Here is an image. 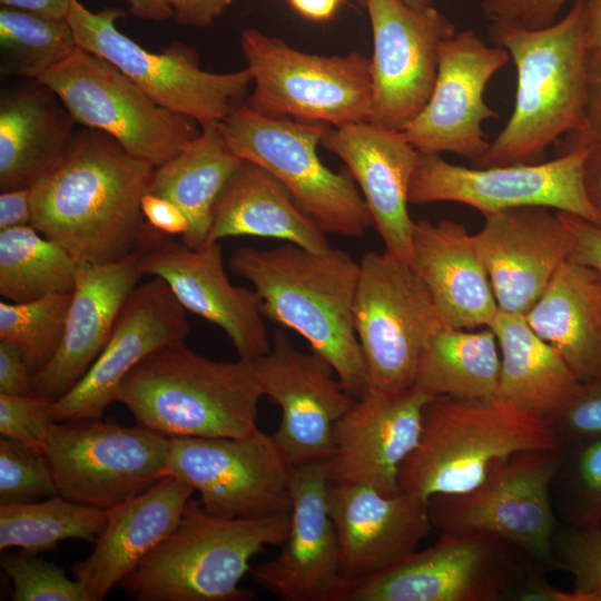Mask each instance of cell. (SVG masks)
Segmentation results:
<instances>
[{
	"label": "cell",
	"mask_w": 601,
	"mask_h": 601,
	"mask_svg": "<svg viewBox=\"0 0 601 601\" xmlns=\"http://www.w3.org/2000/svg\"><path fill=\"white\" fill-rule=\"evenodd\" d=\"M155 170L108 134L85 127L60 164L31 188V225L78 262L118 260L141 242V199Z\"/></svg>",
	"instance_id": "cell-1"
},
{
	"label": "cell",
	"mask_w": 601,
	"mask_h": 601,
	"mask_svg": "<svg viewBox=\"0 0 601 601\" xmlns=\"http://www.w3.org/2000/svg\"><path fill=\"white\" fill-rule=\"evenodd\" d=\"M231 272L249 280L265 318L303 336L334 368L346 392L361 400L370 391L354 327L359 263L349 253H316L287 243L272 249L243 247Z\"/></svg>",
	"instance_id": "cell-2"
},
{
	"label": "cell",
	"mask_w": 601,
	"mask_h": 601,
	"mask_svg": "<svg viewBox=\"0 0 601 601\" xmlns=\"http://www.w3.org/2000/svg\"><path fill=\"white\" fill-rule=\"evenodd\" d=\"M494 46L505 49L516 69L512 115L472 164L491 167L544 161L548 148L582 120L588 88L584 0L559 21L540 29L491 23Z\"/></svg>",
	"instance_id": "cell-3"
},
{
	"label": "cell",
	"mask_w": 601,
	"mask_h": 601,
	"mask_svg": "<svg viewBox=\"0 0 601 601\" xmlns=\"http://www.w3.org/2000/svg\"><path fill=\"white\" fill-rule=\"evenodd\" d=\"M262 387L252 362L214 361L167 344L121 381L117 401L138 425L166 437H245L258 430Z\"/></svg>",
	"instance_id": "cell-4"
},
{
	"label": "cell",
	"mask_w": 601,
	"mask_h": 601,
	"mask_svg": "<svg viewBox=\"0 0 601 601\" xmlns=\"http://www.w3.org/2000/svg\"><path fill=\"white\" fill-rule=\"evenodd\" d=\"M566 445L544 418L493 396H434L423 411L417 446L400 467L403 492L430 499L479 485L491 465L514 453Z\"/></svg>",
	"instance_id": "cell-5"
},
{
	"label": "cell",
	"mask_w": 601,
	"mask_h": 601,
	"mask_svg": "<svg viewBox=\"0 0 601 601\" xmlns=\"http://www.w3.org/2000/svg\"><path fill=\"white\" fill-rule=\"evenodd\" d=\"M289 513L226 519L190 499L175 530L119 583L138 601H247L239 587L250 560L267 545H280Z\"/></svg>",
	"instance_id": "cell-6"
},
{
	"label": "cell",
	"mask_w": 601,
	"mask_h": 601,
	"mask_svg": "<svg viewBox=\"0 0 601 601\" xmlns=\"http://www.w3.org/2000/svg\"><path fill=\"white\" fill-rule=\"evenodd\" d=\"M218 127L228 147L274 175L326 235L361 238L374 226L349 170L334 173L318 157L326 124L270 118L243 104Z\"/></svg>",
	"instance_id": "cell-7"
},
{
	"label": "cell",
	"mask_w": 601,
	"mask_h": 601,
	"mask_svg": "<svg viewBox=\"0 0 601 601\" xmlns=\"http://www.w3.org/2000/svg\"><path fill=\"white\" fill-rule=\"evenodd\" d=\"M565 453L566 447L530 450L495 461L472 490L428 499L432 526L440 533L499 538L555 571L552 541L561 521L552 483Z\"/></svg>",
	"instance_id": "cell-8"
},
{
	"label": "cell",
	"mask_w": 601,
	"mask_h": 601,
	"mask_svg": "<svg viewBox=\"0 0 601 601\" xmlns=\"http://www.w3.org/2000/svg\"><path fill=\"white\" fill-rule=\"evenodd\" d=\"M240 48L254 82L245 101L253 111L334 127L371 121V58L306 53L257 29L242 32Z\"/></svg>",
	"instance_id": "cell-9"
},
{
	"label": "cell",
	"mask_w": 601,
	"mask_h": 601,
	"mask_svg": "<svg viewBox=\"0 0 601 601\" xmlns=\"http://www.w3.org/2000/svg\"><path fill=\"white\" fill-rule=\"evenodd\" d=\"M122 16L116 8L92 12L72 0L66 20L78 47L108 60L158 105L195 119L201 128L245 104L253 82L247 68L205 71L196 50L179 41L151 52L118 30L116 21Z\"/></svg>",
	"instance_id": "cell-10"
},
{
	"label": "cell",
	"mask_w": 601,
	"mask_h": 601,
	"mask_svg": "<svg viewBox=\"0 0 601 601\" xmlns=\"http://www.w3.org/2000/svg\"><path fill=\"white\" fill-rule=\"evenodd\" d=\"M36 81L58 96L77 124L108 134L156 168L201 132L195 119L158 105L111 62L80 47Z\"/></svg>",
	"instance_id": "cell-11"
},
{
	"label": "cell",
	"mask_w": 601,
	"mask_h": 601,
	"mask_svg": "<svg viewBox=\"0 0 601 601\" xmlns=\"http://www.w3.org/2000/svg\"><path fill=\"white\" fill-rule=\"evenodd\" d=\"M530 560L492 535L441 533L383 572L343 581L333 601L513 600Z\"/></svg>",
	"instance_id": "cell-12"
},
{
	"label": "cell",
	"mask_w": 601,
	"mask_h": 601,
	"mask_svg": "<svg viewBox=\"0 0 601 601\" xmlns=\"http://www.w3.org/2000/svg\"><path fill=\"white\" fill-rule=\"evenodd\" d=\"M443 326L437 309L411 264L384 250L359 262L354 327L370 390L414 385L421 355Z\"/></svg>",
	"instance_id": "cell-13"
},
{
	"label": "cell",
	"mask_w": 601,
	"mask_h": 601,
	"mask_svg": "<svg viewBox=\"0 0 601 601\" xmlns=\"http://www.w3.org/2000/svg\"><path fill=\"white\" fill-rule=\"evenodd\" d=\"M167 442L138 424L85 418L57 422L43 454L58 495L108 510L166 476Z\"/></svg>",
	"instance_id": "cell-14"
},
{
	"label": "cell",
	"mask_w": 601,
	"mask_h": 601,
	"mask_svg": "<svg viewBox=\"0 0 601 601\" xmlns=\"http://www.w3.org/2000/svg\"><path fill=\"white\" fill-rule=\"evenodd\" d=\"M293 465L274 435L168 437L167 473L199 493L203 509L226 519L290 512Z\"/></svg>",
	"instance_id": "cell-15"
},
{
	"label": "cell",
	"mask_w": 601,
	"mask_h": 601,
	"mask_svg": "<svg viewBox=\"0 0 601 601\" xmlns=\"http://www.w3.org/2000/svg\"><path fill=\"white\" fill-rule=\"evenodd\" d=\"M588 149L538 164L464 167L441 154L420 152L412 176L410 204L453 201L483 215L539 206L568 213L601 226L583 185Z\"/></svg>",
	"instance_id": "cell-16"
},
{
	"label": "cell",
	"mask_w": 601,
	"mask_h": 601,
	"mask_svg": "<svg viewBox=\"0 0 601 601\" xmlns=\"http://www.w3.org/2000/svg\"><path fill=\"white\" fill-rule=\"evenodd\" d=\"M372 32L371 122L401 131L427 104L443 41L454 23L433 6L415 9L401 0H367Z\"/></svg>",
	"instance_id": "cell-17"
},
{
	"label": "cell",
	"mask_w": 601,
	"mask_h": 601,
	"mask_svg": "<svg viewBox=\"0 0 601 601\" xmlns=\"http://www.w3.org/2000/svg\"><path fill=\"white\" fill-rule=\"evenodd\" d=\"M136 253L142 274L162 278L186 309L220 327L239 358L253 362L270 351L260 297L231 284L219 242L191 248L147 223Z\"/></svg>",
	"instance_id": "cell-18"
},
{
	"label": "cell",
	"mask_w": 601,
	"mask_h": 601,
	"mask_svg": "<svg viewBox=\"0 0 601 601\" xmlns=\"http://www.w3.org/2000/svg\"><path fill=\"white\" fill-rule=\"evenodd\" d=\"M252 364L263 394L280 408L273 435L289 463L329 461L335 425L355 402L332 365L297 349L283 328L274 331L270 351Z\"/></svg>",
	"instance_id": "cell-19"
},
{
	"label": "cell",
	"mask_w": 601,
	"mask_h": 601,
	"mask_svg": "<svg viewBox=\"0 0 601 601\" xmlns=\"http://www.w3.org/2000/svg\"><path fill=\"white\" fill-rule=\"evenodd\" d=\"M510 58L505 49L489 46L472 29L443 41L432 95L401 130L404 138L420 152H451L475 162L490 147L483 122L499 117L486 105L484 91Z\"/></svg>",
	"instance_id": "cell-20"
},
{
	"label": "cell",
	"mask_w": 601,
	"mask_h": 601,
	"mask_svg": "<svg viewBox=\"0 0 601 601\" xmlns=\"http://www.w3.org/2000/svg\"><path fill=\"white\" fill-rule=\"evenodd\" d=\"M433 395L412 386L370 390L337 421L328 482L363 484L385 495L400 493L402 463L417 446L423 411Z\"/></svg>",
	"instance_id": "cell-21"
},
{
	"label": "cell",
	"mask_w": 601,
	"mask_h": 601,
	"mask_svg": "<svg viewBox=\"0 0 601 601\" xmlns=\"http://www.w3.org/2000/svg\"><path fill=\"white\" fill-rule=\"evenodd\" d=\"M189 328L186 308L162 278L154 276L137 286L87 374L53 402L56 421L101 418L106 408L117 401L125 376L156 349L184 341Z\"/></svg>",
	"instance_id": "cell-22"
},
{
	"label": "cell",
	"mask_w": 601,
	"mask_h": 601,
	"mask_svg": "<svg viewBox=\"0 0 601 601\" xmlns=\"http://www.w3.org/2000/svg\"><path fill=\"white\" fill-rule=\"evenodd\" d=\"M328 461L293 466L290 523L278 555L250 569L285 601H333L343 582L339 548L327 505Z\"/></svg>",
	"instance_id": "cell-23"
},
{
	"label": "cell",
	"mask_w": 601,
	"mask_h": 601,
	"mask_svg": "<svg viewBox=\"0 0 601 601\" xmlns=\"http://www.w3.org/2000/svg\"><path fill=\"white\" fill-rule=\"evenodd\" d=\"M327 505L343 581L396 565L417 551L433 528L428 500L403 491L385 495L363 484L328 482Z\"/></svg>",
	"instance_id": "cell-24"
},
{
	"label": "cell",
	"mask_w": 601,
	"mask_h": 601,
	"mask_svg": "<svg viewBox=\"0 0 601 601\" xmlns=\"http://www.w3.org/2000/svg\"><path fill=\"white\" fill-rule=\"evenodd\" d=\"M472 235L500 311L525 315L569 259L566 228L546 207L509 208L484 215Z\"/></svg>",
	"instance_id": "cell-25"
},
{
	"label": "cell",
	"mask_w": 601,
	"mask_h": 601,
	"mask_svg": "<svg viewBox=\"0 0 601 601\" xmlns=\"http://www.w3.org/2000/svg\"><path fill=\"white\" fill-rule=\"evenodd\" d=\"M321 145L345 162L359 186L385 250L411 264L415 221L407 205L418 150L401 131L371 121L327 128Z\"/></svg>",
	"instance_id": "cell-26"
},
{
	"label": "cell",
	"mask_w": 601,
	"mask_h": 601,
	"mask_svg": "<svg viewBox=\"0 0 601 601\" xmlns=\"http://www.w3.org/2000/svg\"><path fill=\"white\" fill-rule=\"evenodd\" d=\"M142 275L136 252L104 264L78 262L63 337L50 362L31 376L33 396L55 402L82 380Z\"/></svg>",
	"instance_id": "cell-27"
},
{
	"label": "cell",
	"mask_w": 601,
	"mask_h": 601,
	"mask_svg": "<svg viewBox=\"0 0 601 601\" xmlns=\"http://www.w3.org/2000/svg\"><path fill=\"white\" fill-rule=\"evenodd\" d=\"M194 489L166 475L107 511L91 553L73 563V578L90 601H101L178 525Z\"/></svg>",
	"instance_id": "cell-28"
},
{
	"label": "cell",
	"mask_w": 601,
	"mask_h": 601,
	"mask_svg": "<svg viewBox=\"0 0 601 601\" xmlns=\"http://www.w3.org/2000/svg\"><path fill=\"white\" fill-rule=\"evenodd\" d=\"M411 265L445 326H490L499 312L486 268L472 235L454 220L415 221Z\"/></svg>",
	"instance_id": "cell-29"
},
{
	"label": "cell",
	"mask_w": 601,
	"mask_h": 601,
	"mask_svg": "<svg viewBox=\"0 0 601 601\" xmlns=\"http://www.w3.org/2000/svg\"><path fill=\"white\" fill-rule=\"evenodd\" d=\"M77 124L58 96L37 86L0 104V190L32 188L67 154Z\"/></svg>",
	"instance_id": "cell-30"
},
{
	"label": "cell",
	"mask_w": 601,
	"mask_h": 601,
	"mask_svg": "<svg viewBox=\"0 0 601 601\" xmlns=\"http://www.w3.org/2000/svg\"><path fill=\"white\" fill-rule=\"evenodd\" d=\"M235 236L286 240L316 253L332 248L326 234L298 208L287 188L247 160L220 194L205 243Z\"/></svg>",
	"instance_id": "cell-31"
},
{
	"label": "cell",
	"mask_w": 601,
	"mask_h": 601,
	"mask_svg": "<svg viewBox=\"0 0 601 601\" xmlns=\"http://www.w3.org/2000/svg\"><path fill=\"white\" fill-rule=\"evenodd\" d=\"M523 316L581 383L601 376V296L593 269L565 260Z\"/></svg>",
	"instance_id": "cell-32"
},
{
	"label": "cell",
	"mask_w": 601,
	"mask_h": 601,
	"mask_svg": "<svg viewBox=\"0 0 601 601\" xmlns=\"http://www.w3.org/2000/svg\"><path fill=\"white\" fill-rule=\"evenodd\" d=\"M490 327L501 354L497 396L551 424L577 394L580 380L523 315L499 309Z\"/></svg>",
	"instance_id": "cell-33"
},
{
	"label": "cell",
	"mask_w": 601,
	"mask_h": 601,
	"mask_svg": "<svg viewBox=\"0 0 601 601\" xmlns=\"http://www.w3.org/2000/svg\"><path fill=\"white\" fill-rule=\"evenodd\" d=\"M243 162L228 147L218 124H213L156 168L149 193L170 200L184 213L189 224L181 236L184 244L198 248L206 242L216 203Z\"/></svg>",
	"instance_id": "cell-34"
},
{
	"label": "cell",
	"mask_w": 601,
	"mask_h": 601,
	"mask_svg": "<svg viewBox=\"0 0 601 601\" xmlns=\"http://www.w3.org/2000/svg\"><path fill=\"white\" fill-rule=\"evenodd\" d=\"M501 354L490 326L480 331L443 325L424 348L414 385L433 396H497Z\"/></svg>",
	"instance_id": "cell-35"
},
{
	"label": "cell",
	"mask_w": 601,
	"mask_h": 601,
	"mask_svg": "<svg viewBox=\"0 0 601 601\" xmlns=\"http://www.w3.org/2000/svg\"><path fill=\"white\" fill-rule=\"evenodd\" d=\"M78 260L32 225L0 230V295L12 303L72 292Z\"/></svg>",
	"instance_id": "cell-36"
},
{
	"label": "cell",
	"mask_w": 601,
	"mask_h": 601,
	"mask_svg": "<svg viewBox=\"0 0 601 601\" xmlns=\"http://www.w3.org/2000/svg\"><path fill=\"white\" fill-rule=\"evenodd\" d=\"M106 521V510L61 495L0 504V550L20 548L38 554L69 539L95 541Z\"/></svg>",
	"instance_id": "cell-37"
},
{
	"label": "cell",
	"mask_w": 601,
	"mask_h": 601,
	"mask_svg": "<svg viewBox=\"0 0 601 601\" xmlns=\"http://www.w3.org/2000/svg\"><path fill=\"white\" fill-rule=\"evenodd\" d=\"M0 45L7 67L37 80L68 59L78 48L66 19H51L1 6Z\"/></svg>",
	"instance_id": "cell-38"
},
{
	"label": "cell",
	"mask_w": 601,
	"mask_h": 601,
	"mask_svg": "<svg viewBox=\"0 0 601 601\" xmlns=\"http://www.w3.org/2000/svg\"><path fill=\"white\" fill-rule=\"evenodd\" d=\"M72 292L0 303V341L16 346L31 374L53 357L63 337Z\"/></svg>",
	"instance_id": "cell-39"
},
{
	"label": "cell",
	"mask_w": 601,
	"mask_h": 601,
	"mask_svg": "<svg viewBox=\"0 0 601 601\" xmlns=\"http://www.w3.org/2000/svg\"><path fill=\"white\" fill-rule=\"evenodd\" d=\"M552 499L561 522L593 525L601 521V436L566 446L553 479Z\"/></svg>",
	"instance_id": "cell-40"
},
{
	"label": "cell",
	"mask_w": 601,
	"mask_h": 601,
	"mask_svg": "<svg viewBox=\"0 0 601 601\" xmlns=\"http://www.w3.org/2000/svg\"><path fill=\"white\" fill-rule=\"evenodd\" d=\"M555 570L573 578L571 601H601V524L561 522L552 541Z\"/></svg>",
	"instance_id": "cell-41"
},
{
	"label": "cell",
	"mask_w": 601,
	"mask_h": 601,
	"mask_svg": "<svg viewBox=\"0 0 601 601\" xmlns=\"http://www.w3.org/2000/svg\"><path fill=\"white\" fill-rule=\"evenodd\" d=\"M1 566L13 585V601H90L82 585L38 554L3 552Z\"/></svg>",
	"instance_id": "cell-42"
},
{
	"label": "cell",
	"mask_w": 601,
	"mask_h": 601,
	"mask_svg": "<svg viewBox=\"0 0 601 601\" xmlns=\"http://www.w3.org/2000/svg\"><path fill=\"white\" fill-rule=\"evenodd\" d=\"M58 495L45 454L7 437L0 439V504L32 502Z\"/></svg>",
	"instance_id": "cell-43"
},
{
	"label": "cell",
	"mask_w": 601,
	"mask_h": 601,
	"mask_svg": "<svg viewBox=\"0 0 601 601\" xmlns=\"http://www.w3.org/2000/svg\"><path fill=\"white\" fill-rule=\"evenodd\" d=\"M57 423L53 402L37 396L0 394V434L42 453Z\"/></svg>",
	"instance_id": "cell-44"
},
{
	"label": "cell",
	"mask_w": 601,
	"mask_h": 601,
	"mask_svg": "<svg viewBox=\"0 0 601 601\" xmlns=\"http://www.w3.org/2000/svg\"><path fill=\"white\" fill-rule=\"evenodd\" d=\"M551 426L566 446L601 436V376L582 382Z\"/></svg>",
	"instance_id": "cell-45"
},
{
	"label": "cell",
	"mask_w": 601,
	"mask_h": 601,
	"mask_svg": "<svg viewBox=\"0 0 601 601\" xmlns=\"http://www.w3.org/2000/svg\"><path fill=\"white\" fill-rule=\"evenodd\" d=\"M599 144H601V51L589 48L584 114L579 126L555 142L556 156L585 150Z\"/></svg>",
	"instance_id": "cell-46"
},
{
	"label": "cell",
	"mask_w": 601,
	"mask_h": 601,
	"mask_svg": "<svg viewBox=\"0 0 601 601\" xmlns=\"http://www.w3.org/2000/svg\"><path fill=\"white\" fill-rule=\"evenodd\" d=\"M569 0H482L481 9L492 23L540 29L555 22Z\"/></svg>",
	"instance_id": "cell-47"
},
{
	"label": "cell",
	"mask_w": 601,
	"mask_h": 601,
	"mask_svg": "<svg viewBox=\"0 0 601 601\" xmlns=\"http://www.w3.org/2000/svg\"><path fill=\"white\" fill-rule=\"evenodd\" d=\"M558 215L568 231L569 259L601 276V226L568 213L558 211Z\"/></svg>",
	"instance_id": "cell-48"
},
{
	"label": "cell",
	"mask_w": 601,
	"mask_h": 601,
	"mask_svg": "<svg viewBox=\"0 0 601 601\" xmlns=\"http://www.w3.org/2000/svg\"><path fill=\"white\" fill-rule=\"evenodd\" d=\"M0 394L33 396L31 374L22 355L4 341H0Z\"/></svg>",
	"instance_id": "cell-49"
},
{
	"label": "cell",
	"mask_w": 601,
	"mask_h": 601,
	"mask_svg": "<svg viewBox=\"0 0 601 601\" xmlns=\"http://www.w3.org/2000/svg\"><path fill=\"white\" fill-rule=\"evenodd\" d=\"M146 221L168 235H184L189 227L184 213L170 200L147 193L141 199Z\"/></svg>",
	"instance_id": "cell-50"
},
{
	"label": "cell",
	"mask_w": 601,
	"mask_h": 601,
	"mask_svg": "<svg viewBox=\"0 0 601 601\" xmlns=\"http://www.w3.org/2000/svg\"><path fill=\"white\" fill-rule=\"evenodd\" d=\"M174 20L181 26L206 27L218 18L231 0H165Z\"/></svg>",
	"instance_id": "cell-51"
},
{
	"label": "cell",
	"mask_w": 601,
	"mask_h": 601,
	"mask_svg": "<svg viewBox=\"0 0 601 601\" xmlns=\"http://www.w3.org/2000/svg\"><path fill=\"white\" fill-rule=\"evenodd\" d=\"M31 188L1 191L0 230L31 225Z\"/></svg>",
	"instance_id": "cell-52"
},
{
	"label": "cell",
	"mask_w": 601,
	"mask_h": 601,
	"mask_svg": "<svg viewBox=\"0 0 601 601\" xmlns=\"http://www.w3.org/2000/svg\"><path fill=\"white\" fill-rule=\"evenodd\" d=\"M587 197L601 219V144L588 149L583 164Z\"/></svg>",
	"instance_id": "cell-53"
},
{
	"label": "cell",
	"mask_w": 601,
	"mask_h": 601,
	"mask_svg": "<svg viewBox=\"0 0 601 601\" xmlns=\"http://www.w3.org/2000/svg\"><path fill=\"white\" fill-rule=\"evenodd\" d=\"M72 0H0L1 6L51 19H66Z\"/></svg>",
	"instance_id": "cell-54"
},
{
	"label": "cell",
	"mask_w": 601,
	"mask_h": 601,
	"mask_svg": "<svg viewBox=\"0 0 601 601\" xmlns=\"http://www.w3.org/2000/svg\"><path fill=\"white\" fill-rule=\"evenodd\" d=\"M293 9L312 21L331 20L338 10L341 0H288Z\"/></svg>",
	"instance_id": "cell-55"
},
{
	"label": "cell",
	"mask_w": 601,
	"mask_h": 601,
	"mask_svg": "<svg viewBox=\"0 0 601 601\" xmlns=\"http://www.w3.org/2000/svg\"><path fill=\"white\" fill-rule=\"evenodd\" d=\"M129 12L148 21H164L173 17V11L165 0H126Z\"/></svg>",
	"instance_id": "cell-56"
},
{
	"label": "cell",
	"mask_w": 601,
	"mask_h": 601,
	"mask_svg": "<svg viewBox=\"0 0 601 601\" xmlns=\"http://www.w3.org/2000/svg\"><path fill=\"white\" fill-rule=\"evenodd\" d=\"M588 47L601 51V0H584Z\"/></svg>",
	"instance_id": "cell-57"
},
{
	"label": "cell",
	"mask_w": 601,
	"mask_h": 601,
	"mask_svg": "<svg viewBox=\"0 0 601 601\" xmlns=\"http://www.w3.org/2000/svg\"><path fill=\"white\" fill-rule=\"evenodd\" d=\"M406 6L415 8V9H424L427 7H432L433 0H401Z\"/></svg>",
	"instance_id": "cell-58"
},
{
	"label": "cell",
	"mask_w": 601,
	"mask_h": 601,
	"mask_svg": "<svg viewBox=\"0 0 601 601\" xmlns=\"http://www.w3.org/2000/svg\"><path fill=\"white\" fill-rule=\"evenodd\" d=\"M358 6L366 7L367 0H354Z\"/></svg>",
	"instance_id": "cell-59"
},
{
	"label": "cell",
	"mask_w": 601,
	"mask_h": 601,
	"mask_svg": "<svg viewBox=\"0 0 601 601\" xmlns=\"http://www.w3.org/2000/svg\"><path fill=\"white\" fill-rule=\"evenodd\" d=\"M598 277H599V290H600V296H601V276L598 274Z\"/></svg>",
	"instance_id": "cell-60"
},
{
	"label": "cell",
	"mask_w": 601,
	"mask_h": 601,
	"mask_svg": "<svg viewBox=\"0 0 601 601\" xmlns=\"http://www.w3.org/2000/svg\"><path fill=\"white\" fill-rule=\"evenodd\" d=\"M600 524H601V521H600Z\"/></svg>",
	"instance_id": "cell-61"
}]
</instances>
